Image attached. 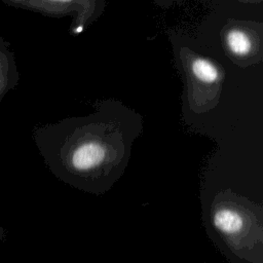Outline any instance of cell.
Here are the masks:
<instances>
[{
  "instance_id": "cell-1",
  "label": "cell",
  "mask_w": 263,
  "mask_h": 263,
  "mask_svg": "<svg viewBox=\"0 0 263 263\" xmlns=\"http://www.w3.org/2000/svg\"><path fill=\"white\" fill-rule=\"evenodd\" d=\"M92 108L85 116L66 118L51 127L45 155L61 180L101 193L123 174L143 132V117L114 99L98 101Z\"/></svg>"
},
{
  "instance_id": "cell-2",
  "label": "cell",
  "mask_w": 263,
  "mask_h": 263,
  "mask_svg": "<svg viewBox=\"0 0 263 263\" xmlns=\"http://www.w3.org/2000/svg\"><path fill=\"white\" fill-rule=\"evenodd\" d=\"M177 57L184 74L189 109L197 114L215 109L225 80L224 68L217 61L187 46L179 47Z\"/></svg>"
},
{
  "instance_id": "cell-3",
  "label": "cell",
  "mask_w": 263,
  "mask_h": 263,
  "mask_svg": "<svg viewBox=\"0 0 263 263\" xmlns=\"http://www.w3.org/2000/svg\"><path fill=\"white\" fill-rule=\"evenodd\" d=\"M210 221L216 234L223 238L225 246L237 248L247 246V238L252 246L256 234L261 236V222L256 221L254 209L242 204L238 199L217 197L211 210Z\"/></svg>"
},
{
  "instance_id": "cell-4",
  "label": "cell",
  "mask_w": 263,
  "mask_h": 263,
  "mask_svg": "<svg viewBox=\"0 0 263 263\" xmlns=\"http://www.w3.org/2000/svg\"><path fill=\"white\" fill-rule=\"evenodd\" d=\"M223 49L228 59L240 68L263 60V24L256 21L229 18L220 31Z\"/></svg>"
},
{
  "instance_id": "cell-5",
  "label": "cell",
  "mask_w": 263,
  "mask_h": 263,
  "mask_svg": "<svg viewBox=\"0 0 263 263\" xmlns=\"http://www.w3.org/2000/svg\"><path fill=\"white\" fill-rule=\"evenodd\" d=\"M180 0H154V2L162 8H167V7L176 4Z\"/></svg>"
},
{
  "instance_id": "cell-6",
  "label": "cell",
  "mask_w": 263,
  "mask_h": 263,
  "mask_svg": "<svg viewBox=\"0 0 263 263\" xmlns=\"http://www.w3.org/2000/svg\"><path fill=\"white\" fill-rule=\"evenodd\" d=\"M7 236H8L7 230H6L3 226L0 225V240H1V241L6 240V239H7Z\"/></svg>"
},
{
  "instance_id": "cell-7",
  "label": "cell",
  "mask_w": 263,
  "mask_h": 263,
  "mask_svg": "<svg viewBox=\"0 0 263 263\" xmlns=\"http://www.w3.org/2000/svg\"><path fill=\"white\" fill-rule=\"evenodd\" d=\"M236 1H239V2H242V3H252V4H260L262 3L263 0H236Z\"/></svg>"
}]
</instances>
